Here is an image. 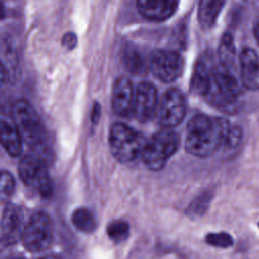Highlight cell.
Listing matches in <instances>:
<instances>
[{"mask_svg": "<svg viewBox=\"0 0 259 259\" xmlns=\"http://www.w3.org/2000/svg\"><path fill=\"white\" fill-rule=\"evenodd\" d=\"M229 128V122L223 118L194 115L187 123L185 149L192 156L209 157L224 146Z\"/></svg>", "mask_w": 259, "mask_h": 259, "instance_id": "6da1fadb", "label": "cell"}, {"mask_svg": "<svg viewBox=\"0 0 259 259\" xmlns=\"http://www.w3.org/2000/svg\"><path fill=\"white\" fill-rule=\"evenodd\" d=\"M12 119L22 142L34 151L46 149L48 135L34 108L26 100H17L12 106Z\"/></svg>", "mask_w": 259, "mask_h": 259, "instance_id": "7a4b0ae2", "label": "cell"}, {"mask_svg": "<svg viewBox=\"0 0 259 259\" xmlns=\"http://www.w3.org/2000/svg\"><path fill=\"white\" fill-rule=\"evenodd\" d=\"M178 147L179 137L177 133L170 128L161 130L146 143L142 153L144 164L150 170L159 171L174 155Z\"/></svg>", "mask_w": 259, "mask_h": 259, "instance_id": "3957f363", "label": "cell"}, {"mask_svg": "<svg viewBox=\"0 0 259 259\" xmlns=\"http://www.w3.org/2000/svg\"><path fill=\"white\" fill-rule=\"evenodd\" d=\"M146 142L143 136L134 128L120 123H114L109 133V147L113 156L121 163L135 161L142 155Z\"/></svg>", "mask_w": 259, "mask_h": 259, "instance_id": "277c9868", "label": "cell"}, {"mask_svg": "<svg viewBox=\"0 0 259 259\" xmlns=\"http://www.w3.org/2000/svg\"><path fill=\"white\" fill-rule=\"evenodd\" d=\"M240 93V86L234 74L222 67L219 69L213 66L203 95L208 103L217 107H228L237 100Z\"/></svg>", "mask_w": 259, "mask_h": 259, "instance_id": "5b68a950", "label": "cell"}, {"mask_svg": "<svg viewBox=\"0 0 259 259\" xmlns=\"http://www.w3.org/2000/svg\"><path fill=\"white\" fill-rule=\"evenodd\" d=\"M21 240L23 246L30 252L47 250L53 241V230L49 217L44 212L32 214L24 226Z\"/></svg>", "mask_w": 259, "mask_h": 259, "instance_id": "8992f818", "label": "cell"}, {"mask_svg": "<svg viewBox=\"0 0 259 259\" xmlns=\"http://www.w3.org/2000/svg\"><path fill=\"white\" fill-rule=\"evenodd\" d=\"M19 176L30 188L42 196L52 192V181L42 158L36 155L24 156L18 166Z\"/></svg>", "mask_w": 259, "mask_h": 259, "instance_id": "52a82bcc", "label": "cell"}, {"mask_svg": "<svg viewBox=\"0 0 259 259\" xmlns=\"http://www.w3.org/2000/svg\"><path fill=\"white\" fill-rule=\"evenodd\" d=\"M184 62L182 57L173 51L157 50L150 58L152 73L163 82H173L183 72Z\"/></svg>", "mask_w": 259, "mask_h": 259, "instance_id": "ba28073f", "label": "cell"}, {"mask_svg": "<svg viewBox=\"0 0 259 259\" xmlns=\"http://www.w3.org/2000/svg\"><path fill=\"white\" fill-rule=\"evenodd\" d=\"M185 114V100L177 89H169L162 97L158 109V120L166 128L180 123Z\"/></svg>", "mask_w": 259, "mask_h": 259, "instance_id": "9c48e42d", "label": "cell"}, {"mask_svg": "<svg viewBox=\"0 0 259 259\" xmlns=\"http://www.w3.org/2000/svg\"><path fill=\"white\" fill-rule=\"evenodd\" d=\"M22 210L13 204H8L0 219V241L4 245L15 244L22 236L24 229Z\"/></svg>", "mask_w": 259, "mask_h": 259, "instance_id": "30bf717a", "label": "cell"}, {"mask_svg": "<svg viewBox=\"0 0 259 259\" xmlns=\"http://www.w3.org/2000/svg\"><path fill=\"white\" fill-rule=\"evenodd\" d=\"M158 104L155 86L150 82H141L135 91L133 114L140 121H147L154 115Z\"/></svg>", "mask_w": 259, "mask_h": 259, "instance_id": "8fae6325", "label": "cell"}, {"mask_svg": "<svg viewBox=\"0 0 259 259\" xmlns=\"http://www.w3.org/2000/svg\"><path fill=\"white\" fill-rule=\"evenodd\" d=\"M135 91L130 79L120 77L116 80L112 90V108L120 116L133 114Z\"/></svg>", "mask_w": 259, "mask_h": 259, "instance_id": "7c38bea8", "label": "cell"}, {"mask_svg": "<svg viewBox=\"0 0 259 259\" xmlns=\"http://www.w3.org/2000/svg\"><path fill=\"white\" fill-rule=\"evenodd\" d=\"M240 72L243 85L250 90L259 89V57L250 48L240 54Z\"/></svg>", "mask_w": 259, "mask_h": 259, "instance_id": "4fadbf2b", "label": "cell"}, {"mask_svg": "<svg viewBox=\"0 0 259 259\" xmlns=\"http://www.w3.org/2000/svg\"><path fill=\"white\" fill-rule=\"evenodd\" d=\"M139 12L150 20H164L177 8V0H137Z\"/></svg>", "mask_w": 259, "mask_h": 259, "instance_id": "5bb4252c", "label": "cell"}, {"mask_svg": "<svg viewBox=\"0 0 259 259\" xmlns=\"http://www.w3.org/2000/svg\"><path fill=\"white\" fill-rule=\"evenodd\" d=\"M0 144L10 156L16 157L20 154L22 139L14 124L0 120Z\"/></svg>", "mask_w": 259, "mask_h": 259, "instance_id": "9a60e30c", "label": "cell"}, {"mask_svg": "<svg viewBox=\"0 0 259 259\" xmlns=\"http://www.w3.org/2000/svg\"><path fill=\"white\" fill-rule=\"evenodd\" d=\"M212 68L213 66H210V63L204 60H200L196 63L190 80V90L192 93L201 96L205 94Z\"/></svg>", "mask_w": 259, "mask_h": 259, "instance_id": "2e32d148", "label": "cell"}, {"mask_svg": "<svg viewBox=\"0 0 259 259\" xmlns=\"http://www.w3.org/2000/svg\"><path fill=\"white\" fill-rule=\"evenodd\" d=\"M226 0H200L198 4V10H197V17L198 22L201 27L209 28L211 27Z\"/></svg>", "mask_w": 259, "mask_h": 259, "instance_id": "e0dca14e", "label": "cell"}, {"mask_svg": "<svg viewBox=\"0 0 259 259\" xmlns=\"http://www.w3.org/2000/svg\"><path fill=\"white\" fill-rule=\"evenodd\" d=\"M236 48L234 45L233 37L230 33H225L219 45V61L221 67L226 71L233 73L235 68Z\"/></svg>", "mask_w": 259, "mask_h": 259, "instance_id": "ac0fdd59", "label": "cell"}, {"mask_svg": "<svg viewBox=\"0 0 259 259\" xmlns=\"http://www.w3.org/2000/svg\"><path fill=\"white\" fill-rule=\"evenodd\" d=\"M125 68L133 74L141 75L146 71V64L141 53L134 47H126L122 53Z\"/></svg>", "mask_w": 259, "mask_h": 259, "instance_id": "d6986e66", "label": "cell"}, {"mask_svg": "<svg viewBox=\"0 0 259 259\" xmlns=\"http://www.w3.org/2000/svg\"><path fill=\"white\" fill-rule=\"evenodd\" d=\"M211 196H212V193L209 190H205L199 193L188 205L186 209L187 214L193 219L203 215L210 204Z\"/></svg>", "mask_w": 259, "mask_h": 259, "instance_id": "ffe728a7", "label": "cell"}, {"mask_svg": "<svg viewBox=\"0 0 259 259\" xmlns=\"http://www.w3.org/2000/svg\"><path fill=\"white\" fill-rule=\"evenodd\" d=\"M73 225L84 233H90L95 229V220L93 213L87 208H78L72 214Z\"/></svg>", "mask_w": 259, "mask_h": 259, "instance_id": "44dd1931", "label": "cell"}, {"mask_svg": "<svg viewBox=\"0 0 259 259\" xmlns=\"http://www.w3.org/2000/svg\"><path fill=\"white\" fill-rule=\"evenodd\" d=\"M107 234L111 240L120 242L128 235V225L123 221H114L108 225Z\"/></svg>", "mask_w": 259, "mask_h": 259, "instance_id": "7402d4cb", "label": "cell"}, {"mask_svg": "<svg viewBox=\"0 0 259 259\" xmlns=\"http://www.w3.org/2000/svg\"><path fill=\"white\" fill-rule=\"evenodd\" d=\"M205 242L206 244L217 248H229L234 244L232 236L225 232L207 234L205 236Z\"/></svg>", "mask_w": 259, "mask_h": 259, "instance_id": "603a6c76", "label": "cell"}, {"mask_svg": "<svg viewBox=\"0 0 259 259\" xmlns=\"http://www.w3.org/2000/svg\"><path fill=\"white\" fill-rule=\"evenodd\" d=\"M15 188L13 176L6 171L0 172V200L8 199Z\"/></svg>", "mask_w": 259, "mask_h": 259, "instance_id": "cb8c5ba5", "label": "cell"}, {"mask_svg": "<svg viewBox=\"0 0 259 259\" xmlns=\"http://www.w3.org/2000/svg\"><path fill=\"white\" fill-rule=\"evenodd\" d=\"M242 140V131L240 127L235 126V127H231L229 128L226 139H225V143L224 146L227 147L228 149H235L236 147H238V145L240 144Z\"/></svg>", "mask_w": 259, "mask_h": 259, "instance_id": "d4e9b609", "label": "cell"}, {"mask_svg": "<svg viewBox=\"0 0 259 259\" xmlns=\"http://www.w3.org/2000/svg\"><path fill=\"white\" fill-rule=\"evenodd\" d=\"M62 42H63V46L65 48H67L68 50H71L73 48H75V46L77 45V37L74 33L72 32H69V33H66L62 39Z\"/></svg>", "mask_w": 259, "mask_h": 259, "instance_id": "484cf974", "label": "cell"}, {"mask_svg": "<svg viewBox=\"0 0 259 259\" xmlns=\"http://www.w3.org/2000/svg\"><path fill=\"white\" fill-rule=\"evenodd\" d=\"M7 78H8L7 71H6L5 67H4V65L0 61V88L5 85V83L7 81Z\"/></svg>", "mask_w": 259, "mask_h": 259, "instance_id": "4316f807", "label": "cell"}, {"mask_svg": "<svg viewBox=\"0 0 259 259\" xmlns=\"http://www.w3.org/2000/svg\"><path fill=\"white\" fill-rule=\"evenodd\" d=\"M100 116V106L98 103H95L93 108H92V115H91V120L93 122H97Z\"/></svg>", "mask_w": 259, "mask_h": 259, "instance_id": "83f0119b", "label": "cell"}, {"mask_svg": "<svg viewBox=\"0 0 259 259\" xmlns=\"http://www.w3.org/2000/svg\"><path fill=\"white\" fill-rule=\"evenodd\" d=\"M253 31H254V36H255L257 42L259 44V22L257 24H255Z\"/></svg>", "mask_w": 259, "mask_h": 259, "instance_id": "f1b7e54d", "label": "cell"}, {"mask_svg": "<svg viewBox=\"0 0 259 259\" xmlns=\"http://www.w3.org/2000/svg\"><path fill=\"white\" fill-rule=\"evenodd\" d=\"M5 15V9H4V6L2 4V2L0 1V19L3 18Z\"/></svg>", "mask_w": 259, "mask_h": 259, "instance_id": "f546056e", "label": "cell"}, {"mask_svg": "<svg viewBox=\"0 0 259 259\" xmlns=\"http://www.w3.org/2000/svg\"><path fill=\"white\" fill-rule=\"evenodd\" d=\"M41 259H60V258H58V257H56V256H47V257L41 258Z\"/></svg>", "mask_w": 259, "mask_h": 259, "instance_id": "4dcf8cb0", "label": "cell"}, {"mask_svg": "<svg viewBox=\"0 0 259 259\" xmlns=\"http://www.w3.org/2000/svg\"><path fill=\"white\" fill-rule=\"evenodd\" d=\"M258 226H259V224H258Z\"/></svg>", "mask_w": 259, "mask_h": 259, "instance_id": "1f68e13d", "label": "cell"}]
</instances>
